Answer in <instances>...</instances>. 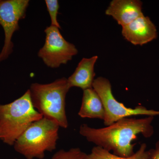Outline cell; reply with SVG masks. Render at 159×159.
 <instances>
[{
    "label": "cell",
    "instance_id": "obj_1",
    "mask_svg": "<svg viewBox=\"0 0 159 159\" xmlns=\"http://www.w3.org/2000/svg\"><path fill=\"white\" fill-rule=\"evenodd\" d=\"M154 117L141 119L123 118L111 125L101 128L90 127L87 124L80 125L79 133L88 142L95 144L114 154L121 157H129L135 153L133 142L139 134L145 138L153 135L152 125Z\"/></svg>",
    "mask_w": 159,
    "mask_h": 159
},
{
    "label": "cell",
    "instance_id": "obj_2",
    "mask_svg": "<svg viewBox=\"0 0 159 159\" xmlns=\"http://www.w3.org/2000/svg\"><path fill=\"white\" fill-rule=\"evenodd\" d=\"M70 89L67 79L62 77L48 84L32 83L29 89L33 107L43 117L53 120L60 127L69 126L66 98Z\"/></svg>",
    "mask_w": 159,
    "mask_h": 159
},
{
    "label": "cell",
    "instance_id": "obj_3",
    "mask_svg": "<svg viewBox=\"0 0 159 159\" xmlns=\"http://www.w3.org/2000/svg\"><path fill=\"white\" fill-rule=\"evenodd\" d=\"M43 117L32 105L29 89L13 102L0 104V140L13 146L33 122Z\"/></svg>",
    "mask_w": 159,
    "mask_h": 159
},
{
    "label": "cell",
    "instance_id": "obj_4",
    "mask_svg": "<svg viewBox=\"0 0 159 159\" xmlns=\"http://www.w3.org/2000/svg\"><path fill=\"white\" fill-rule=\"evenodd\" d=\"M60 126L47 118L32 123L15 142V150L26 159H43L47 152L56 148Z\"/></svg>",
    "mask_w": 159,
    "mask_h": 159
},
{
    "label": "cell",
    "instance_id": "obj_5",
    "mask_svg": "<svg viewBox=\"0 0 159 159\" xmlns=\"http://www.w3.org/2000/svg\"><path fill=\"white\" fill-rule=\"evenodd\" d=\"M93 88L103 102L105 111L103 123L106 126L120 119L132 116L141 115L154 117L159 116V111L148 109L143 106H138L134 108H129L119 102L114 97L110 82L105 77H98L94 80Z\"/></svg>",
    "mask_w": 159,
    "mask_h": 159
},
{
    "label": "cell",
    "instance_id": "obj_6",
    "mask_svg": "<svg viewBox=\"0 0 159 159\" xmlns=\"http://www.w3.org/2000/svg\"><path fill=\"white\" fill-rule=\"evenodd\" d=\"M44 44L38 53L47 66L57 68L66 64L77 55L78 50L74 44L69 43L61 35L59 28L50 26L45 30Z\"/></svg>",
    "mask_w": 159,
    "mask_h": 159
},
{
    "label": "cell",
    "instance_id": "obj_7",
    "mask_svg": "<svg viewBox=\"0 0 159 159\" xmlns=\"http://www.w3.org/2000/svg\"><path fill=\"white\" fill-rule=\"evenodd\" d=\"M29 0L0 1V25L5 34L2 49L0 52V62L9 57L14 47L11 41L15 31L19 29V22L25 17Z\"/></svg>",
    "mask_w": 159,
    "mask_h": 159
},
{
    "label": "cell",
    "instance_id": "obj_8",
    "mask_svg": "<svg viewBox=\"0 0 159 159\" xmlns=\"http://www.w3.org/2000/svg\"><path fill=\"white\" fill-rule=\"evenodd\" d=\"M122 36L134 45L143 46L157 39V27L150 18L144 15L122 27Z\"/></svg>",
    "mask_w": 159,
    "mask_h": 159
},
{
    "label": "cell",
    "instance_id": "obj_9",
    "mask_svg": "<svg viewBox=\"0 0 159 159\" xmlns=\"http://www.w3.org/2000/svg\"><path fill=\"white\" fill-rule=\"evenodd\" d=\"M105 14L112 16L122 27L143 15L142 2L139 0H113Z\"/></svg>",
    "mask_w": 159,
    "mask_h": 159
},
{
    "label": "cell",
    "instance_id": "obj_10",
    "mask_svg": "<svg viewBox=\"0 0 159 159\" xmlns=\"http://www.w3.org/2000/svg\"><path fill=\"white\" fill-rule=\"evenodd\" d=\"M98 58L96 55L90 58H83L80 61L74 73L67 79L70 89L77 87L84 90L93 88L96 75L94 66Z\"/></svg>",
    "mask_w": 159,
    "mask_h": 159
},
{
    "label": "cell",
    "instance_id": "obj_11",
    "mask_svg": "<svg viewBox=\"0 0 159 159\" xmlns=\"http://www.w3.org/2000/svg\"><path fill=\"white\" fill-rule=\"evenodd\" d=\"M105 115L103 102L96 91L93 88L83 90L82 103L78 112L79 116L103 121Z\"/></svg>",
    "mask_w": 159,
    "mask_h": 159
},
{
    "label": "cell",
    "instance_id": "obj_12",
    "mask_svg": "<svg viewBox=\"0 0 159 159\" xmlns=\"http://www.w3.org/2000/svg\"><path fill=\"white\" fill-rule=\"evenodd\" d=\"M88 157L89 159H149V152L147 149V145L145 143L141 144L139 150L133 155L127 157L118 156L96 146L92 148Z\"/></svg>",
    "mask_w": 159,
    "mask_h": 159
},
{
    "label": "cell",
    "instance_id": "obj_13",
    "mask_svg": "<svg viewBox=\"0 0 159 159\" xmlns=\"http://www.w3.org/2000/svg\"><path fill=\"white\" fill-rule=\"evenodd\" d=\"M50 159H89L88 154L79 148H72L68 150L61 149Z\"/></svg>",
    "mask_w": 159,
    "mask_h": 159
},
{
    "label": "cell",
    "instance_id": "obj_14",
    "mask_svg": "<svg viewBox=\"0 0 159 159\" xmlns=\"http://www.w3.org/2000/svg\"><path fill=\"white\" fill-rule=\"evenodd\" d=\"M47 9L51 19V25L60 29L59 23L57 21V16L59 9V5L57 0H46Z\"/></svg>",
    "mask_w": 159,
    "mask_h": 159
},
{
    "label": "cell",
    "instance_id": "obj_15",
    "mask_svg": "<svg viewBox=\"0 0 159 159\" xmlns=\"http://www.w3.org/2000/svg\"><path fill=\"white\" fill-rule=\"evenodd\" d=\"M149 159H159V141L156 143L154 148L149 150Z\"/></svg>",
    "mask_w": 159,
    "mask_h": 159
},
{
    "label": "cell",
    "instance_id": "obj_16",
    "mask_svg": "<svg viewBox=\"0 0 159 159\" xmlns=\"http://www.w3.org/2000/svg\"><path fill=\"white\" fill-rule=\"evenodd\" d=\"M18 159L15 158V159Z\"/></svg>",
    "mask_w": 159,
    "mask_h": 159
},
{
    "label": "cell",
    "instance_id": "obj_17",
    "mask_svg": "<svg viewBox=\"0 0 159 159\" xmlns=\"http://www.w3.org/2000/svg\"></svg>",
    "mask_w": 159,
    "mask_h": 159
}]
</instances>
